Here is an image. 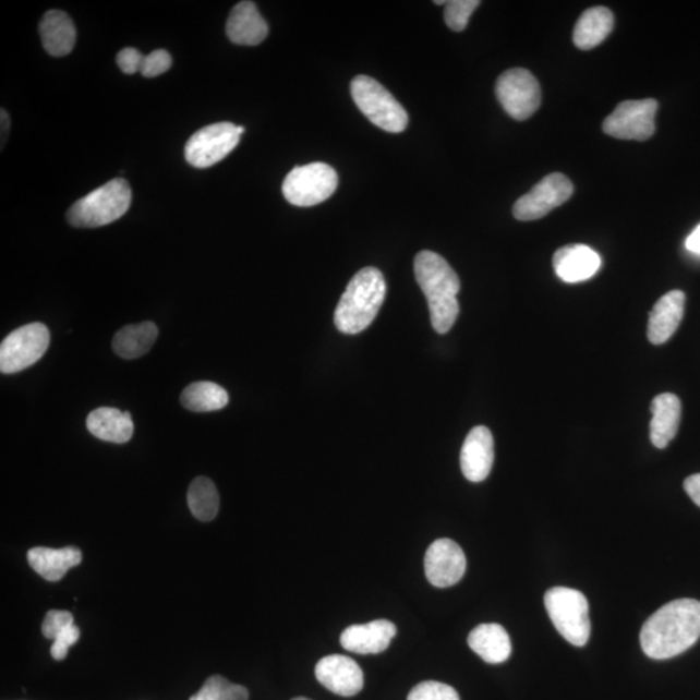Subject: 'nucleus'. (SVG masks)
Returning a JSON list of instances; mask_svg holds the SVG:
<instances>
[{"label": "nucleus", "mask_w": 700, "mask_h": 700, "mask_svg": "<svg viewBox=\"0 0 700 700\" xmlns=\"http://www.w3.org/2000/svg\"><path fill=\"white\" fill-rule=\"evenodd\" d=\"M684 488L695 504L700 507V473L691 475L685 480Z\"/></svg>", "instance_id": "nucleus-36"}, {"label": "nucleus", "mask_w": 700, "mask_h": 700, "mask_svg": "<svg viewBox=\"0 0 700 700\" xmlns=\"http://www.w3.org/2000/svg\"><path fill=\"white\" fill-rule=\"evenodd\" d=\"M700 638V602L683 599L651 615L641 629L643 653L655 661L685 653Z\"/></svg>", "instance_id": "nucleus-1"}, {"label": "nucleus", "mask_w": 700, "mask_h": 700, "mask_svg": "<svg viewBox=\"0 0 700 700\" xmlns=\"http://www.w3.org/2000/svg\"><path fill=\"white\" fill-rule=\"evenodd\" d=\"M81 631L79 627H75L74 624L70 628L61 631V633L55 638L51 647V655L55 661H64L70 651L71 647L80 640Z\"/></svg>", "instance_id": "nucleus-34"}, {"label": "nucleus", "mask_w": 700, "mask_h": 700, "mask_svg": "<svg viewBox=\"0 0 700 700\" xmlns=\"http://www.w3.org/2000/svg\"><path fill=\"white\" fill-rule=\"evenodd\" d=\"M685 300V293L678 290L659 299L650 312L648 338L651 345H664L674 336L684 318Z\"/></svg>", "instance_id": "nucleus-19"}, {"label": "nucleus", "mask_w": 700, "mask_h": 700, "mask_svg": "<svg viewBox=\"0 0 700 700\" xmlns=\"http://www.w3.org/2000/svg\"><path fill=\"white\" fill-rule=\"evenodd\" d=\"M681 401L674 394H663L651 403L653 420L650 423V438L657 449L667 448L677 435L681 421Z\"/></svg>", "instance_id": "nucleus-21"}, {"label": "nucleus", "mask_w": 700, "mask_h": 700, "mask_svg": "<svg viewBox=\"0 0 700 700\" xmlns=\"http://www.w3.org/2000/svg\"><path fill=\"white\" fill-rule=\"evenodd\" d=\"M159 336V328L153 322H143L120 329L114 335L112 347L114 353L123 360H135L149 352Z\"/></svg>", "instance_id": "nucleus-26"}, {"label": "nucleus", "mask_w": 700, "mask_h": 700, "mask_svg": "<svg viewBox=\"0 0 700 700\" xmlns=\"http://www.w3.org/2000/svg\"><path fill=\"white\" fill-rule=\"evenodd\" d=\"M292 700H312V699H307V698H304V697H299V698H294Z\"/></svg>", "instance_id": "nucleus-40"}, {"label": "nucleus", "mask_w": 700, "mask_h": 700, "mask_svg": "<svg viewBox=\"0 0 700 700\" xmlns=\"http://www.w3.org/2000/svg\"><path fill=\"white\" fill-rule=\"evenodd\" d=\"M418 285L429 301L431 324L438 334H446L455 326L459 314L457 293L461 281L446 260L435 252L422 251L414 260Z\"/></svg>", "instance_id": "nucleus-2"}, {"label": "nucleus", "mask_w": 700, "mask_h": 700, "mask_svg": "<svg viewBox=\"0 0 700 700\" xmlns=\"http://www.w3.org/2000/svg\"><path fill=\"white\" fill-rule=\"evenodd\" d=\"M249 690L222 676H212L190 700H249Z\"/></svg>", "instance_id": "nucleus-29"}, {"label": "nucleus", "mask_w": 700, "mask_h": 700, "mask_svg": "<svg viewBox=\"0 0 700 700\" xmlns=\"http://www.w3.org/2000/svg\"><path fill=\"white\" fill-rule=\"evenodd\" d=\"M181 402L184 408L195 413H209L224 409L229 403V395L216 383L196 382L183 390Z\"/></svg>", "instance_id": "nucleus-27"}, {"label": "nucleus", "mask_w": 700, "mask_h": 700, "mask_svg": "<svg viewBox=\"0 0 700 700\" xmlns=\"http://www.w3.org/2000/svg\"><path fill=\"white\" fill-rule=\"evenodd\" d=\"M466 566V555L461 546L449 539L436 540L425 553V576L436 588L456 586L463 578Z\"/></svg>", "instance_id": "nucleus-13"}, {"label": "nucleus", "mask_w": 700, "mask_h": 700, "mask_svg": "<svg viewBox=\"0 0 700 700\" xmlns=\"http://www.w3.org/2000/svg\"><path fill=\"white\" fill-rule=\"evenodd\" d=\"M601 265L599 253L582 244L562 246L555 252L553 258L555 273L566 283H579L593 278L601 269Z\"/></svg>", "instance_id": "nucleus-17"}, {"label": "nucleus", "mask_w": 700, "mask_h": 700, "mask_svg": "<svg viewBox=\"0 0 700 700\" xmlns=\"http://www.w3.org/2000/svg\"><path fill=\"white\" fill-rule=\"evenodd\" d=\"M686 250L700 256V225L690 233L685 242Z\"/></svg>", "instance_id": "nucleus-37"}, {"label": "nucleus", "mask_w": 700, "mask_h": 700, "mask_svg": "<svg viewBox=\"0 0 700 700\" xmlns=\"http://www.w3.org/2000/svg\"><path fill=\"white\" fill-rule=\"evenodd\" d=\"M480 4L482 3L479 0H451V2H446L444 12L446 25L455 32L464 31L472 13L475 12Z\"/></svg>", "instance_id": "nucleus-30"}, {"label": "nucleus", "mask_w": 700, "mask_h": 700, "mask_svg": "<svg viewBox=\"0 0 700 700\" xmlns=\"http://www.w3.org/2000/svg\"><path fill=\"white\" fill-rule=\"evenodd\" d=\"M50 346V331L43 324H31L15 329L0 346V370L16 374L43 359Z\"/></svg>", "instance_id": "nucleus-8"}, {"label": "nucleus", "mask_w": 700, "mask_h": 700, "mask_svg": "<svg viewBox=\"0 0 700 700\" xmlns=\"http://www.w3.org/2000/svg\"><path fill=\"white\" fill-rule=\"evenodd\" d=\"M496 95L505 112L518 121L530 119L541 105L539 81L523 68H514L500 74Z\"/></svg>", "instance_id": "nucleus-9"}, {"label": "nucleus", "mask_w": 700, "mask_h": 700, "mask_svg": "<svg viewBox=\"0 0 700 700\" xmlns=\"http://www.w3.org/2000/svg\"><path fill=\"white\" fill-rule=\"evenodd\" d=\"M10 129V116L2 109V142L4 144V141L7 140V133H9Z\"/></svg>", "instance_id": "nucleus-38"}, {"label": "nucleus", "mask_w": 700, "mask_h": 700, "mask_svg": "<svg viewBox=\"0 0 700 700\" xmlns=\"http://www.w3.org/2000/svg\"><path fill=\"white\" fill-rule=\"evenodd\" d=\"M572 194L574 184L565 174H548L515 203L514 217L519 221H534L560 207Z\"/></svg>", "instance_id": "nucleus-12"}, {"label": "nucleus", "mask_w": 700, "mask_h": 700, "mask_svg": "<svg viewBox=\"0 0 700 700\" xmlns=\"http://www.w3.org/2000/svg\"><path fill=\"white\" fill-rule=\"evenodd\" d=\"M408 700H461L459 699L456 689L451 686L437 683L424 681L418 684L413 690L409 692Z\"/></svg>", "instance_id": "nucleus-31"}, {"label": "nucleus", "mask_w": 700, "mask_h": 700, "mask_svg": "<svg viewBox=\"0 0 700 700\" xmlns=\"http://www.w3.org/2000/svg\"><path fill=\"white\" fill-rule=\"evenodd\" d=\"M74 619L68 611L51 610L48 611L44 624L43 633L48 640H55L61 631L73 626Z\"/></svg>", "instance_id": "nucleus-32"}, {"label": "nucleus", "mask_w": 700, "mask_h": 700, "mask_svg": "<svg viewBox=\"0 0 700 700\" xmlns=\"http://www.w3.org/2000/svg\"><path fill=\"white\" fill-rule=\"evenodd\" d=\"M40 39L45 50L55 58H63L73 51L77 32L73 20L63 11L45 13L39 24Z\"/></svg>", "instance_id": "nucleus-20"}, {"label": "nucleus", "mask_w": 700, "mask_h": 700, "mask_svg": "<svg viewBox=\"0 0 700 700\" xmlns=\"http://www.w3.org/2000/svg\"><path fill=\"white\" fill-rule=\"evenodd\" d=\"M27 562L38 575L47 581H60L71 568L82 562L80 548L33 547L27 553Z\"/></svg>", "instance_id": "nucleus-22"}, {"label": "nucleus", "mask_w": 700, "mask_h": 700, "mask_svg": "<svg viewBox=\"0 0 700 700\" xmlns=\"http://www.w3.org/2000/svg\"><path fill=\"white\" fill-rule=\"evenodd\" d=\"M226 34L232 44L257 46L266 39L269 26L261 16L256 3L244 0L231 10L226 24Z\"/></svg>", "instance_id": "nucleus-18"}, {"label": "nucleus", "mask_w": 700, "mask_h": 700, "mask_svg": "<svg viewBox=\"0 0 700 700\" xmlns=\"http://www.w3.org/2000/svg\"><path fill=\"white\" fill-rule=\"evenodd\" d=\"M338 184L339 177L333 167L325 162H312L292 169L281 191L288 203L297 207H313L331 197Z\"/></svg>", "instance_id": "nucleus-7"}, {"label": "nucleus", "mask_w": 700, "mask_h": 700, "mask_svg": "<svg viewBox=\"0 0 700 700\" xmlns=\"http://www.w3.org/2000/svg\"><path fill=\"white\" fill-rule=\"evenodd\" d=\"M190 511L202 521H210L219 510V494L210 479L198 476L190 484L188 493Z\"/></svg>", "instance_id": "nucleus-28"}, {"label": "nucleus", "mask_w": 700, "mask_h": 700, "mask_svg": "<svg viewBox=\"0 0 700 700\" xmlns=\"http://www.w3.org/2000/svg\"><path fill=\"white\" fill-rule=\"evenodd\" d=\"M132 189L122 178L109 181L75 202L67 213L73 228L95 229L120 219L132 205Z\"/></svg>", "instance_id": "nucleus-4"}, {"label": "nucleus", "mask_w": 700, "mask_h": 700, "mask_svg": "<svg viewBox=\"0 0 700 700\" xmlns=\"http://www.w3.org/2000/svg\"><path fill=\"white\" fill-rule=\"evenodd\" d=\"M386 292V280L376 267H365L357 273L336 307V328L348 335L362 333L379 313Z\"/></svg>", "instance_id": "nucleus-3"}, {"label": "nucleus", "mask_w": 700, "mask_h": 700, "mask_svg": "<svg viewBox=\"0 0 700 700\" xmlns=\"http://www.w3.org/2000/svg\"><path fill=\"white\" fill-rule=\"evenodd\" d=\"M315 677L336 696L353 697L363 688L359 664L346 655H328L315 665Z\"/></svg>", "instance_id": "nucleus-14"}, {"label": "nucleus", "mask_w": 700, "mask_h": 700, "mask_svg": "<svg viewBox=\"0 0 700 700\" xmlns=\"http://www.w3.org/2000/svg\"><path fill=\"white\" fill-rule=\"evenodd\" d=\"M397 628L389 620H374L360 626H350L340 636L341 647L350 653L381 654L389 648Z\"/></svg>", "instance_id": "nucleus-16"}, {"label": "nucleus", "mask_w": 700, "mask_h": 700, "mask_svg": "<svg viewBox=\"0 0 700 700\" xmlns=\"http://www.w3.org/2000/svg\"><path fill=\"white\" fill-rule=\"evenodd\" d=\"M494 462V440L490 429L478 425L467 435L461 450V469L472 483L484 482Z\"/></svg>", "instance_id": "nucleus-15"}, {"label": "nucleus", "mask_w": 700, "mask_h": 700, "mask_svg": "<svg viewBox=\"0 0 700 700\" xmlns=\"http://www.w3.org/2000/svg\"><path fill=\"white\" fill-rule=\"evenodd\" d=\"M350 93L357 107L375 126L395 134L407 129V111L379 82L367 75H357L350 84Z\"/></svg>", "instance_id": "nucleus-6"}, {"label": "nucleus", "mask_w": 700, "mask_h": 700, "mask_svg": "<svg viewBox=\"0 0 700 700\" xmlns=\"http://www.w3.org/2000/svg\"><path fill=\"white\" fill-rule=\"evenodd\" d=\"M469 647L484 662L499 664L511 655L510 636L499 624H482L469 636Z\"/></svg>", "instance_id": "nucleus-24"}, {"label": "nucleus", "mask_w": 700, "mask_h": 700, "mask_svg": "<svg viewBox=\"0 0 700 700\" xmlns=\"http://www.w3.org/2000/svg\"><path fill=\"white\" fill-rule=\"evenodd\" d=\"M117 65L120 67V70L125 74H135L141 72L144 57L136 50L134 47L123 48L119 53H117Z\"/></svg>", "instance_id": "nucleus-35"}, {"label": "nucleus", "mask_w": 700, "mask_h": 700, "mask_svg": "<svg viewBox=\"0 0 700 700\" xmlns=\"http://www.w3.org/2000/svg\"><path fill=\"white\" fill-rule=\"evenodd\" d=\"M86 425L92 435L113 444L128 443L134 432L132 415L113 408L95 409L88 414Z\"/></svg>", "instance_id": "nucleus-23"}, {"label": "nucleus", "mask_w": 700, "mask_h": 700, "mask_svg": "<svg viewBox=\"0 0 700 700\" xmlns=\"http://www.w3.org/2000/svg\"><path fill=\"white\" fill-rule=\"evenodd\" d=\"M545 607L559 635L574 647H586L592 624L587 596L579 590L565 587L548 589Z\"/></svg>", "instance_id": "nucleus-5"}, {"label": "nucleus", "mask_w": 700, "mask_h": 700, "mask_svg": "<svg viewBox=\"0 0 700 700\" xmlns=\"http://www.w3.org/2000/svg\"><path fill=\"white\" fill-rule=\"evenodd\" d=\"M656 111L654 99L621 101L603 122V132L616 140L648 141L655 133Z\"/></svg>", "instance_id": "nucleus-11"}, {"label": "nucleus", "mask_w": 700, "mask_h": 700, "mask_svg": "<svg viewBox=\"0 0 700 700\" xmlns=\"http://www.w3.org/2000/svg\"><path fill=\"white\" fill-rule=\"evenodd\" d=\"M239 141L237 125L231 122L213 123L191 136L184 147V157L194 168H210L232 153Z\"/></svg>", "instance_id": "nucleus-10"}, {"label": "nucleus", "mask_w": 700, "mask_h": 700, "mask_svg": "<svg viewBox=\"0 0 700 700\" xmlns=\"http://www.w3.org/2000/svg\"><path fill=\"white\" fill-rule=\"evenodd\" d=\"M614 29V15L606 7H593L582 13L574 31V44L580 50H592Z\"/></svg>", "instance_id": "nucleus-25"}, {"label": "nucleus", "mask_w": 700, "mask_h": 700, "mask_svg": "<svg viewBox=\"0 0 700 700\" xmlns=\"http://www.w3.org/2000/svg\"><path fill=\"white\" fill-rule=\"evenodd\" d=\"M245 132V129L243 126H238V133L242 135Z\"/></svg>", "instance_id": "nucleus-39"}, {"label": "nucleus", "mask_w": 700, "mask_h": 700, "mask_svg": "<svg viewBox=\"0 0 700 700\" xmlns=\"http://www.w3.org/2000/svg\"><path fill=\"white\" fill-rule=\"evenodd\" d=\"M173 64L170 53L165 50H156L144 57L141 73L143 77L155 79L168 72Z\"/></svg>", "instance_id": "nucleus-33"}]
</instances>
